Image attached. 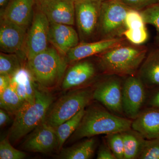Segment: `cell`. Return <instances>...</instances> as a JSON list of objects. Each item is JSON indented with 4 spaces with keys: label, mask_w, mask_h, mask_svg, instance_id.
<instances>
[{
    "label": "cell",
    "mask_w": 159,
    "mask_h": 159,
    "mask_svg": "<svg viewBox=\"0 0 159 159\" xmlns=\"http://www.w3.org/2000/svg\"><path fill=\"white\" fill-rule=\"evenodd\" d=\"M72 1H74V2H77V1H78V0H72Z\"/></svg>",
    "instance_id": "cell-41"
},
{
    "label": "cell",
    "mask_w": 159,
    "mask_h": 159,
    "mask_svg": "<svg viewBox=\"0 0 159 159\" xmlns=\"http://www.w3.org/2000/svg\"><path fill=\"white\" fill-rule=\"evenodd\" d=\"M48 41L61 55L65 57L71 49L78 44L79 38L72 26L50 23Z\"/></svg>",
    "instance_id": "cell-14"
},
{
    "label": "cell",
    "mask_w": 159,
    "mask_h": 159,
    "mask_svg": "<svg viewBox=\"0 0 159 159\" xmlns=\"http://www.w3.org/2000/svg\"><path fill=\"white\" fill-rule=\"evenodd\" d=\"M21 57L15 53H0V74L10 77L22 67L20 61Z\"/></svg>",
    "instance_id": "cell-25"
},
{
    "label": "cell",
    "mask_w": 159,
    "mask_h": 159,
    "mask_svg": "<svg viewBox=\"0 0 159 159\" xmlns=\"http://www.w3.org/2000/svg\"><path fill=\"white\" fill-rule=\"evenodd\" d=\"M138 77L146 89L159 88V48L147 55L138 72Z\"/></svg>",
    "instance_id": "cell-20"
},
{
    "label": "cell",
    "mask_w": 159,
    "mask_h": 159,
    "mask_svg": "<svg viewBox=\"0 0 159 159\" xmlns=\"http://www.w3.org/2000/svg\"><path fill=\"white\" fill-rule=\"evenodd\" d=\"M131 119L117 116L101 107L90 106L71 140L77 141L101 134L122 133L131 128Z\"/></svg>",
    "instance_id": "cell-1"
},
{
    "label": "cell",
    "mask_w": 159,
    "mask_h": 159,
    "mask_svg": "<svg viewBox=\"0 0 159 159\" xmlns=\"http://www.w3.org/2000/svg\"><path fill=\"white\" fill-rule=\"evenodd\" d=\"M58 147L55 129L44 121L31 131L24 142L23 148L32 152L48 153Z\"/></svg>",
    "instance_id": "cell-11"
},
{
    "label": "cell",
    "mask_w": 159,
    "mask_h": 159,
    "mask_svg": "<svg viewBox=\"0 0 159 159\" xmlns=\"http://www.w3.org/2000/svg\"><path fill=\"white\" fill-rule=\"evenodd\" d=\"M108 76L98 83L93 90V99L100 102L111 112L122 115L123 82L119 76Z\"/></svg>",
    "instance_id": "cell-8"
},
{
    "label": "cell",
    "mask_w": 159,
    "mask_h": 159,
    "mask_svg": "<svg viewBox=\"0 0 159 159\" xmlns=\"http://www.w3.org/2000/svg\"><path fill=\"white\" fill-rule=\"evenodd\" d=\"M27 29L17 24L1 18L0 49L6 53L21 54L24 51ZM22 55V54H21Z\"/></svg>",
    "instance_id": "cell-12"
},
{
    "label": "cell",
    "mask_w": 159,
    "mask_h": 159,
    "mask_svg": "<svg viewBox=\"0 0 159 159\" xmlns=\"http://www.w3.org/2000/svg\"><path fill=\"white\" fill-rule=\"evenodd\" d=\"M131 128L145 139L159 138V109L149 107L142 110L132 121Z\"/></svg>",
    "instance_id": "cell-18"
},
{
    "label": "cell",
    "mask_w": 159,
    "mask_h": 159,
    "mask_svg": "<svg viewBox=\"0 0 159 159\" xmlns=\"http://www.w3.org/2000/svg\"><path fill=\"white\" fill-rule=\"evenodd\" d=\"M36 6L45 15L50 23L74 25L75 2L72 0H46Z\"/></svg>",
    "instance_id": "cell-13"
},
{
    "label": "cell",
    "mask_w": 159,
    "mask_h": 159,
    "mask_svg": "<svg viewBox=\"0 0 159 159\" xmlns=\"http://www.w3.org/2000/svg\"><path fill=\"white\" fill-rule=\"evenodd\" d=\"M46 89L38 83L34 101L24 103L15 115L8 137L10 142H17L44 122L54 99Z\"/></svg>",
    "instance_id": "cell-2"
},
{
    "label": "cell",
    "mask_w": 159,
    "mask_h": 159,
    "mask_svg": "<svg viewBox=\"0 0 159 159\" xmlns=\"http://www.w3.org/2000/svg\"><path fill=\"white\" fill-rule=\"evenodd\" d=\"M85 111V109H83L74 117L55 128L58 139L57 149H61L66 141L77 129L84 116Z\"/></svg>",
    "instance_id": "cell-23"
},
{
    "label": "cell",
    "mask_w": 159,
    "mask_h": 159,
    "mask_svg": "<svg viewBox=\"0 0 159 159\" xmlns=\"http://www.w3.org/2000/svg\"><path fill=\"white\" fill-rule=\"evenodd\" d=\"M34 6V0H9L1 9V18L28 29L33 19Z\"/></svg>",
    "instance_id": "cell-15"
},
{
    "label": "cell",
    "mask_w": 159,
    "mask_h": 159,
    "mask_svg": "<svg viewBox=\"0 0 159 159\" xmlns=\"http://www.w3.org/2000/svg\"><path fill=\"white\" fill-rule=\"evenodd\" d=\"M130 9L141 11L151 6L159 4V0H121Z\"/></svg>",
    "instance_id": "cell-32"
},
{
    "label": "cell",
    "mask_w": 159,
    "mask_h": 159,
    "mask_svg": "<svg viewBox=\"0 0 159 159\" xmlns=\"http://www.w3.org/2000/svg\"><path fill=\"white\" fill-rule=\"evenodd\" d=\"M96 141L93 138L77 143L68 148L62 149L58 156L59 159H89L95 152Z\"/></svg>",
    "instance_id": "cell-21"
},
{
    "label": "cell",
    "mask_w": 159,
    "mask_h": 159,
    "mask_svg": "<svg viewBox=\"0 0 159 159\" xmlns=\"http://www.w3.org/2000/svg\"><path fill=\"white\" fill-rule=\"evenodd\" d=\"M144 47L123 44L101 54L99 65L105 74L119 76L135 75L147 56Z\"/></svg>",
    "instance_id": "cell-3"
},
{
    "label": "cell",
    "mask_w": 159,
    "mask_h": 159,
    "mask_svg": "<svg viewBox=\"0 0 159 159\" xmlns=\"http://www.w3.org/2000/svg\"><path fill=\"white\" fill-rule=\"evenodd\" d=\"M37 84L27 67H22L11 77L10 86L25 103L34 101Z\"/></svg>",
    "instance_id": "cell-19"
},
{
    "label": "cell",
    "mask_w": 159,
    "mask_h": 159,
    "mask_svg": "<svg viewBox=\"0 0 159 159\" xmlns=\"http://www.w3.org/2000/svg\"><path fill=\"white\" fill-rule=\"evenodd\" d=\"M139 159H159V138L146 139Z\"/></svg>",
    "instance_id": "cell-29"
},
{
    "label": "cell",
    "mask_w": 159,
    "mask_h": 159,
    "mask_svg": "<svg viewBox=\"0 0 159 159\" xmlns=\"http://www.w3.org/2000/svg\"><path fill=\"white\" fill-rule=\"evenodd\" d=\"M26 153L12 147L8 138L3 139L0 142V159H23Z\"/></svg>",
    "instance_id": "cell-27"
},
{
    "label": "cell",
    "mask_w": 159,
    "mask_h": 159,
    "mask_svg": "<svg viewBox=\"0 0 159 159\" xmlns=\"http://www.w3.org/2000/svg\"><path fill=\"white\" fill-rule=\"evenodd\" d=\"M105 141L116 159H124V143L121 133L106 135Z\"/></svg>",
    "instance_id": "cell-26"
},
{
    "label": "cell",
    "mask_w": 159,
    "mask_h": 159,
    "mask_svg": "<svg viewBox=\"0 0 159 159\" xmlns=\"http://www.w3.org/2000/svg\"><path fill=\"white\" fill-rule=\"evenodd\" d=\"M35 2V5L36 6L39 5L43 1H46V0H34Z\"/></svg>",
    "instance_id": "cell-38"
},
{
    "label": "cell",
    "mask_w": 159,
    "mask_h": 159,
    "mask_svg": "<svg viewBox=\"0 0 159 159\" xmlns=\"http://www.w3.org/2000/svg\"><path fill=\"white\" fill-rule=\"evenodd\" d=\"M24 103L10 85L0 93V107L9 114L16 115Z\"/></svg>",
    "instance_id": "cell-24"
},
{
    "label": "cell",
    "mask_w": 159,
    "mask_h": 159,
    "mask_svg": "<svg viewBox=\"0 0 159 159\" xmlns=\"http://www.w3.org/2000/svg\"><path fill=\"white\" fill-rule=\"evenodd\" d=\"M93 99V90L82 88L70 91L51 104L45 121L54 128L85 108Z\"/></svg>",
    "instance_id": "cell-5"
},
{
    "label": "cell",
    "mask_w": 159,
    "mask_h": 159,
    "mask_svg": "<svg viewBox=\"0 0 159 159\" xmlns=\"http://www.w3.org/2000/svg\"><path fill=\"white\" fill-rule=\"evenodd\" d=\"M67 63L66 57L56 49L48 48L27 60L26 67L39 85L46 89H51L60 82Z\"/></svg>",
    "instance_id": "cell-4"
},
{
    "label": "cell",
    "mask_w": 159,
    "mask_h": 159,
    "mask_svg": "<svg viewBox=\"0 0 159 159\" xmlns=\"http://www.w3.org/2000/svg\"><path fill=\"white\" fill-rule=\"evenodd\" d=\"M101 3L98 0L75 2V21L81 37H91L97 29Z\"/></svg>",
    "instance_id": "cell-10"
},
{
    "label": "cell",
    "mask_w": 159,
    "mask_h": 159,
    "mask_svg": "<svg viewBox=\"0 0 159 159\" xmlns=\"http://www.w3.org/2000/svg\"><path fill=\"white\" fill-rule=\"evenodd\" d=\"M11 77L7 75L0 74V93H2L11 83Z\"/></svg>",
    "instance_id": "cell-35"
},
{
    "label": "cell",
    "mask_w": 159,
    "mask_h": 159,
    "mask_svg": "<svg viewBox=\"0 0 159 159\" xmlns=\"http://www.w3.org/2000/svg\"><path fill=\"white\" fill-rule=\"evenodd\" d=\"M148 100L149 107L159 109V88L155 89Z\"/></svg>",
    "instance_id": "cell-34"
},
{
    "label": "cell",
    "mask_w": 159,
    "mask_h": 159,
    "mask_svg": "<svg viewBox=\"0 0 159 159\" xmlns=\"http://www.w3.org/2000/svg\"><path fill=\"white\" fill-rule=\"evenodd\" d=\"M141 12L145 24L153 26L159 33V4L148 7Z\"/></svg>",
    "instance_id": "cell-30"
},
{
    "label": "cell",
    "mask_w": 159,
    "mask_h": 159,
    "mask_svg": "<svg viewBox=\"0 0 159 159\" xmlns=\"http://www.w3.org/2000/svg\"><path fill=\"white\" fill-rule=\"evenodd\" d=\"M128 6L121 0H105L102 2L98 21V29L104 39L116 37L125 31V18Z\"/></svg>",
    "instance_id": "cell-6"
},
{
    "label": "cell",
    "mask_w": 159,
    "mask_h": 159,
    "mask_svg": "<svg viewBox=\"0 0 159 159\" xmlns=\"http://www.w3.org/2000/svg\"><path fill=\"white\" fill-rule=\"evenodd\" d=\"M9 0H0V7L1 9H3L7 5Z\"/></svg>",
    "instance_id": "cell-37"
},
{
    "label": "cell",
    "mask_w": 159,
    "mask_h": 159,
    "mask_svg": "<svg viewBox=\"0 0 159 159\" xmlns=\"http://www.w3.org/2000/svg\"><path fill=\"white\" fill-rule=\"evenodd\" d=\"M11 119L9 113L1 108L0 109V126L3 127L10 122Z\"/></svg>",
    "instance_id": "cell-36"
},
{
    "label": "cell",
    "mask_w": 159,
    "mask_h": 159,
    "mask_svg": "<svg viewBox=\"0 0 159 159\" xmlns=\"http://www.w3.org/2000/svg\"><path fill=\"white\" fill-rule=\"evenodd\" d=\"M98 1H100V2H103V1H105V0H98Z\"/></svg>",
    "instance_id": "cell-40"
},
{
    "label": "cell",
    "mask_w": 159,
    "mask_h": 159,
    "mask_svg": "<svg viewBox=\"0 0 159 159\" xmlns=\"http://www.w3.org/2000/svg\"><path fill=\"white\" fill-rule=\"evenodd\" d=\"M122 38L107 39L92 43H83L70 50L65 57L67 62H73L93 56L123 44Z\"/></svg>",
    "instance_id": "cell-16"
},
{
    "label": "cell",
    "mask_w": 159,
    "mask_h": 159,
    "mask_svg": "<svg viewBox=\"0 0 159 159\" xmlns=\"http://www.w3.org/2000/svg\"><path fill=\"white\" fill-rule=\"evenodd\" d=\"M157 43L158 46V48H159V33H158L157 37Z\"/></svg>",
    "instance_id": "cell-39"
},
{
    "label": "cell",
    "mask_w": 159,
    "mask_h": 159,
    "mask_svg": "<svg viewBox=\"0 0 159 159\" xmlns=\"http://www.w3.org/2000/svg\"><path fill=\"white\" fill-rule=\"evenodd\" d=\"M36 6V5H35ZM33 19L27 31L23 53L27 59L48 48L50 22L36 6Z\"/></svg>",
    "instance_id": "cell-7"
},
{
    "label": "cell",
    "mask_w": 159,
    "mask_h": 159,
    "mask_svg": "<svg viewBox=\"0 0 159 159\" xmlns=\"http://www.w3.org/2000/svg\"><path fill=\"white\" fill-rule=\"evenodd\" d=\"M121 134L124 143V159H139L146 139L132 128Z\"/></svg>",
    "instance_id": "cell-22"
},
{
    "label": "cell",
    "mask_w": 159,
    "mask_h": 159,
    "mask_svg": "<svg viewBox=\"0 0 159 159\" xmlns=\"http://www.w3.org/2000/svg\"><path fill=\"white\" fill-rule=\"evenodd\" d=\"M96 73L93 63L87 60L79 61L67 71L63 78L61 88L68 90L79 87L90 81Z\"/></svg>",
    "instance_id": "cell-17"
},
{
    "label": "cell",
    "mask_w": 159,
    "mask_h": 159,
    "mask_svg": "<svg viewBox=\"0 0 159 159\" xmlns=\"http://www.w3.org/2000/svg\"><path fill=\"white\" fill-rule=\"evenodd\" d=\"M97 159H116L113 153L112 152L106 142H104L99 147Z\"/></svg>",
    "instance_id": "cell-33"
},
{
    "label": "cell",
    "mask_w": 159,
    "mask_h": 159,
    "mask_svg": "<svg viewBox=\"0 0 159 159\" xmlns=\"http://www.w3.org/2000/svg\"><path fill=\"white\" fill-rule=\"evenodd\" d=\"M146 89L138 76H128L123 82L122 107L123 114L134 119L142 111L146 100Z\"/></svg>",
    "instance_id": "cell-9"
},
{
    "label": "cell",
    "mask_w": 159,
    "mask_h": 159,
    "mask_svg": "<svg viewBox=\"0 0 159 159\" xmlns=\"http://www.w3.org/2000/svg\"><path fill=\"white\" fill-rule=\"evenodd\" d=\"M122 34L131 43L136 45L144 43L148 38V32L145 26L137 29H126Z\"/></svg>",
    "instance_id": "cell-28"
},
{
    "label": "cell",
    "mask_w": 159,
    "mask_h": 159,
    "mask_svg": "<svg viewBox=\"0 0 159 159\" xmlns=\"http://www.w3.org/2000/svg\"><path fill=\"white\" fill-rule=\"evenodd\" d=\"M145 23L141 11L130 9L126 14L125 18L126 29H133L145 27Z\"/></svg>",
    "instance_id": "cell-31"
}]
</instances>
